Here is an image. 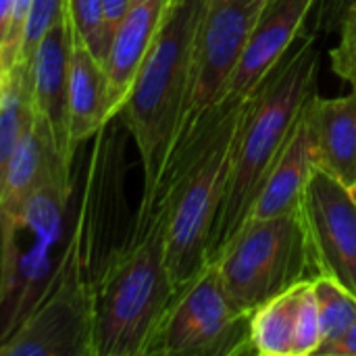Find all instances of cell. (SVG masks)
Instances as JSON below:
<instances>
[{"label":"cell","instance_id":"12","mask_svg":"<svg viewBox=\"0 0 356 356\" xmlns=\"http://www.w3.org/2000/svg\"><path fill=\"white\" fill-rule=\"evenodd\" d=\"M73 23L67 13L44 33L29 58L31 100L35 115L48 125L63 163L69 161V79H71Z\"/></svg>","mask_w":356,"mask_h":356},{"label":"cell","instance_id":"14","mask_svg":"<svg viewBox=\"0 0 356 356\" xmlns=\"http://www.w3.org/2000/svg\"><path fill=\"white\" fill-rule=\"evenodd\" d=\"M171 0H131L111 42L104 73L108 113L115 117L125 106L136 75L163 25Z\"/></svg>","mask_w":356,"mask_h":356},{"label":"cell","instance_id":"5","mask_svg":"<svg viewBox=\"0 0 356 356\" xmlns=\"http://www.w3.org/2000/svg\"><path fill=\"white\" fill-rule=\"evenodd\" d=\"M90 288L94 356H146L175 294L165 265L163 225L134 236Z\"/></svg>","mask_w":356,"mask_h":356},{"label":"cell","instance_id":"3","mask_svg":"<svg viewBox=\"0 0 356 356\" xmlns=\"http://www.w3.org/2000/svg\"><path fill=\"white\" fill-rule=\"evenodd\" d=\"M200 10L202 0L169 2L163 25L121 108L142 163V194L152 190L186 113Z\"/></svg>","mask_w":356,"mask_h":356},{"label":"cell","instance_id":"23","mask_svg":"<svg viewBox=\"0 0 356 356\" xmlns=\"http://www.w3.org/2000/svg\"><path fill=\"white\" fill-rule=\"evenodd\" d=\"M73 29L83 38L92 54L104 65L106 46H104V17L102 0H67Z\"/></svg>","mask_w":356,"mask_h":356},{"label":"cell","instance_id":"7","mask_svg":"<svg viewBox=\"0 0 356 356\" xmlns=\"http://www.w3.org/2000/svg\"><path fill=\"white\" fill-rule=\"evenodd\" d=\"M215 263L227 296L246 315L317 275L298 209L248 219Z\"/></svg>","mask_w":356,"mask_h":356},{"label":"cell","instance_id":"11","mask_svg":"<svg viewBox=\"0 0 356 356\" xmlns=\"http://www.w3.org/2000/svg\"><path fill=\"white\" fill-rule=\"evenodd\" d=\"M298 211L317 275L338 282L356 298V188L315 163Z\"/></svg>","mask_w":356,"mask_h":356},{"label":"cell","instance_id":"25","mask_svg":"<svg viewBox=\"0 0 356 356\" xmlns=\"http://www.w3.org/2000/svg\"><path fill=\"white\" fill-rule=\"evenodd\" d=\"M67 8H69L67 0H33L31 2V10H29L27 23H25L19 63H29L35 46L44 38V33L67 13Z\"/></svg>","mask_w":356,"mask_h":356},{"label":"cell","instance_id":"29","mask_svg":"<svg viewBox=\"0 0 356 356\" xmlns=\"http://www.w3.org/2000/svg\"><path fill=\"white\" fill-rule=\"evenodd\" d=\"M2 269H4V217L0 213V294H2Z\"/></svg>","mask_w":356,"mask_h":356},{"label":"cell","instance_id":"6","mask_svg":"<svg viewBox=\"0 0 356 356\" xmlns=\"http://www.w3.org/2000/svg\"><path fill=\"white\" fill-rule=\"evenodd\" d=\"M129 140L123 115L117 113L92 138L83 177H75V242L88 286L134 240L136 211L125 190Z\"/></svg>","mask_w":356,"mask_h":356},{"label":"cell","instance_id":"9","mask_svg":"<svg viewBox=\"0 0 356 356\" xmlns=\"http://www.w3.org/2000/svg\"><path fill=\"white\" fill-rule=\"evenodd\" d=\"M92 288L83 280L77 242L48 294L0 346L8 356H94Z\"/></svg>","mask_w":356,"mask_h":356},{"label":"cell","instance_id":"27","mask_svg":"<svg viewBox=\"0 0 356 356\" xmlns=\"http://www.w3.org/2000/svg\"><path fill=\"white\" fill-rule=\"evenodd\" d=\"M323 356H356V321L342 336V340H338L332 348H327Z\"/></svg>","mask_w":356,"mask_h":356},{"label":"cell","instance_id":"18","mask_svg":"<svg viewBox=\"0 0 356 356\" xmlns=\"http://www.w3.org/2000/svg\"><path fill=\"white\" fill-rule=\"evenodd\" d=\"M56 173H71V169L63 163L48 125L33 111L6 171L0 213H15L46 179Z\"/></svg>","mask_w":356,"mask_h":356},{"label":"cell","instance_id":"17","mask_svg":"<svg viewBox=\"0 0 356 356\" xmlns=\"http://www.w3.org/2000/svg\"><path fill=\"white\" fill-rule=\"evenodd\" d=\"M315 163L356 188V88L338 98L315 94L309 104Z\"/></svg>","mask_w":356,"mask_h":356},{"label":"cell","instance_id":"19","mask_svg":"<svg viewBox=\"0 0 356 356\" xmlns=\"http://www.w3.org/2000/svg\"><path fill=\"white\" fill-rule=\"evenodd\" d=\"M300 288L302 282L250 313L248 332L252 355L292 356Z\"/></svg>","mask_w":356,"mask_h":356},{"label":"cell","instance_id":"22","mask_svg":"<svg viewBox=\"0 0 356 356\" xmlns=\"http://www.w3.org/2000/svg\"><path fill=\"white\" fill-rule=\"evenodd\" d=\"M321 348V325L317 313V300L313 292V280L302 282L292 356H317Z\"/></svg>","mask_w":356,"mask_h":356},{"label":"cell","instance_id":"28","mask_svg":"<svg viewBox=\"0 0 356 356\" xmlns=\"http://www.w3.org/2000/svg\"><path fill=\"white\" fill-rule=\"evenodd\" d=\"M13 8H15V0H0V50L6 44L8 31H10Z\"/></svg>","mask_w":356,"mask_h":356},{"label":"cell","instance_id":"1","mask_svg":"<svg viewBox=\"0 0 356 356\" xmlns=\"http://www.w3.org/2000/svg\"><path fill=\"white\" fill-rule=\"evenodd\" d=\"M319 60L315 38L302 33L282 63L250 94L236 134L221 202L209 238V263L221 259L246 223L296 119L313 94H317Z\"/></svg>","mask_w":356,"mask_h":356},{"label":"cell","instance_id":"26","mask_svg":"<svg viewBox=\"0 0 356 356\" xmlns=\"http://www.w3.org/2000/svg\"><path fill=\"white\" fill-rule=\"evenodd\" d=\"M131 0H102V17H104V46L106 54L111 48V42L115 38L117 27L121 25Z\"/></svg>","mask_w":356,"mask_h":356},{"label":"cell","instance_id":"16","mask_svg":"<svg viewBox=\"0 0 356 356\" xmlns=\"http://www.w3.org/2000/svg\"><path fill=\"white\" fill-rule=\"evenodd\" d=\"M73 23V21H71ZM111 119L104 65L92 54L83 38L73 29L71 79H69V161L92 142Z\"/></svg>","mask_w":356,"mask_h":356},{"label":"cell","instance_id":"13","mask_svg":"<svg viewBox=\"0 0 356 356\" xmlns=\"http://www.w3.org/2000/svg\"><path fill=\"white\" fill-rule=\"evenodd\" d=\"M317 2L319 0H267L240 65L225 88L223 100L246 98L265 81L305 33L307 17Z\"/></svg>","mask_w":356,"mask_h":356},{"label":"cell","instance_id":"20","mask_svg":"<svg viewBox=\"0 0 356 356\" xmlns=\"http://www.w3.org/2000/svg\"><path fill=\"white\" fill-rule=\"evenodd\" d=\"M33 113L29 63H17L0 86V198L6 181V171Z\"/></svg>","mask_w":356,"mask_h":356},{"label":"cell","instance_id":"4","mask_svg":"<svg viewBox=\"0 0 356 356\" xmlns=\"http://www.w3.org/2000/svg\"><path fill=\"white\" fill-rule=\"evenodd\" d=\"M248 98L250 96H246L232 111L204 152L175 171L171 184L163 188L152 198L148 209L140 211L136 217L134 236L142 234L154 223L163 225L165 265L175 290L198 275L209 263V238Z\"/></svg>","mask_w":356,"mask_h":356},{"label":"cell","instance_id":"15","mask_svg":"<svg viewBox=\"0 0 356 356\" xmlns=\"http://www.w3.org/2000/svg\"><path fill=\"white\" fill-rule=\"evenodd\" d=\"M309 104L311 100L307 102L300 117L296 119L282 154L277 156L271 173L267 175L250 209L248 219H269L298 209L302 188L309 179L311 167L315 165V142H313Z\"/></svg>","mask_w":356,"mask_h":356},{"label":"cell","instance_id":"8","mask_svg":"<svg viewBox=\"0 0 356 356\" xmlns=\"http://www.w3.org/2000/svg\"><path fill=\"white\" fill-rule=\"evenodd\" d=\"M248 319L227 296L217 263H207L175 290L146 356L252 355Z\"/></svg>","mask_w":356,"mask_h":356},{"label":"cell","instance_id":"21","mask_svg":"<svg viewBox=\"0 0 356 356\" xmlns=\"http://www.w3.org/2000/svg\"><path fill=\"white\" fill-rule=\"evenodd\" d=\"M313 292L321 325V348L317 356H323L327 348L342 340V336L356 321V298L346 288L325 275L313 277Z\"/></svg>","mask_w":356,"mask_h":356},{"label":"cell","instance_id":"2","mask_svg":"<svg viewBox=\"0 0 356 356\" xmlns=\"http://www.w3.org/2000/svg\"><path fill=\"white\" fill-rule=\"evenodd\" d=\"M0 346L54 286L75 236V175L46 179L15 213L4 215Z\"/></svg>","mask_w":356,"mask_h":356},{"label":"cell","instance_id":"24","mask_svg":"<svg viewBox=\"0 0 356 356\" xmlns=\"http://www.w3.org/2000/svg\"><path fill=\"white\" fill-rule=\"evenodd\" d=\"M334 73L356 88V0H348L340 21V40L330 52Z\"/></svg>","mask_w":356,"mask_h":356},{"label":"cell","instance_id":"10","mask_svg":"<svg viewBox=\"0 0 356 356\" xmlns=\"http://www.w3.org/2000/svg\"><path fill=\"white\" fill-rule=\"evenodd\" d=\"M265 4L267 0H202L184 119L223 100Z\"/></svg>","mask_w":356,"mask_h":356}]
</instances>
